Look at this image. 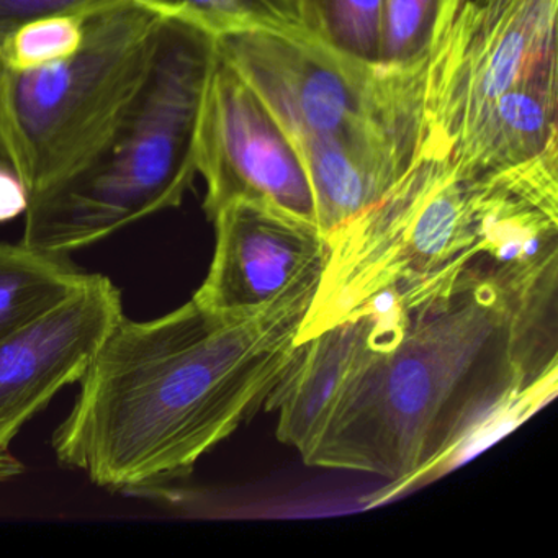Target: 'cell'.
Instances as JSON below:
<instances>
[{"instance_id":"obj_16","label":"cell","mask_w":558,"mask_h":558,"mask_svg":"<svg viewBox=\"0 0 558 558\" xmlns=\"http://www.w3.org/2000/svg\"><path fill=\"white\" fill-rule=\"evenodd\" d=\"M465 0H384L381 68L427 63Z\"/></svg>"},{"instance_id":"obj_21","label":"cell","mask_w":558,"mask_h":558,"mask_svg":"<svg viewBox=\"0 0 558 558\" xmlns=\"http://www.w3.org/2000/svg\"><path fill=\"white\" fill-rule=\"evenodd\" d=\"M0 165L9 166L8 162H5V159L2 158V155H0Z\"/></svg>"},{"instance_id":"obj_12","label":"cell","mask_w":558,"mask_h":558,"mask_svg":"<svg viewBox=\"0 0 558 558\" xmlns=\"http://www.w3.org/2000/svg\"><path fill=\"white\" fill-rule=\"evenodd\" d=\"M557 81V66L547 68L501 94L453 146L460 168L493 174L558 145Z\"/></svg>"},{"instance_id":"obj_13","label":"cell","mask_w":558,"mask_h":558,"mask_svg":"<svg viewBox=\"0 0 558 558\" xmlns=\"http://www.w3.org/2000/svg\"><path fill=\"white\" fill-rule=\"evenodd\" d=\"M87 276L63 254L0 241V341L50 312Z\"/></svg>"},{"instance_id":"obj_19","label":"cell","mask_w":558,"mask_h":558,"mask_svg":"<svg viewBox=\"0 0 558 558\" xmlns=\"http://www.w3.org/2000/svg\"><path fill=\"white\" fill-rule=\"evenodd\" d=\"M28 192L11 166L0 165V223L24 215Z\"/></svg>"},{"instance_id":"obj_11","label":"cell","mask_w":558,"mask_h":558,"mask_svg":"<svg viewBox=\"0 0 558 558\" xmlns=\"http://www.w3.org/2000/svg\"><path fill=\"white\" fill-rule=\"evenodd\" d=\"M407 323L403 310L381 306L302 342L292 367L264 404L279 413L277 439L305 459L349 381L375 352L400 339Z\"/></svg>"},{"instance_id":"obj_2","label":"cell","mask_w":558,"mask_h":558,"mask_svg":"<svg viewBox=\"0 0 558 558\" xmlns=\"http://www.w3.org/2000/svg\"><path fill=\"white\" fill-rule=\"evenodd\" d=\"M319 280L253 315L194 299L174 312L110 329L53 434L58 462L116 492H155L264 408L299 354Z\"/></svg>"},{"instance_id":"obj_4","label":"cell","mask_w":558,"mask_h":558,"mask_svg":"<svg viewBox=\"0 0 558 558\" xmlns=\"http://www.w3.org/2000/svg\"><path fill=\"white\" fill-rule=\"evenodd\" d=\"M478 175L452 149L424 140L408 171L367 210L329 234L328 260L300 344L381 306L404 313L475 283Z\"/></svg>"},{"instance_id":"obj_10","label":"cell","mask_w":558,"mask_h":558,"mask_svg":"<svg viewBox=\"0 0 558 558\" xmlns=\"http://www.w3.org/2000/svg\"><path fill=\"white\" fill-rule=\"evenodd\" d=\"M122 316L119 287L89 274L63 302L0 341V452L54 395L84 377Z\"/></svg>"},{"instance_id":"obj_18","label":"cell","mask_w":558,"mask_h":558,"mask_svg":"<svg viewBox=\"0 0 558 558\" xmlns=\"http://www.w3.org/2000/svg\"><path fill=\"white\" fill-rule=\"evenodd\" d=\"M116 2L120 0H0V44L27 22L63 14L89 17Z\"/></svg>"},{"instance_id":"obj_20","label":"cell","mask_w":558,"mask_h":558,"mask_svg":"<svg viewBox=\"0 0 558 558\" xmlns=\"http://www.w3.org/2000/svg\"><path fill=\"white\" fill-rule=\"evenodd\" d=\"M25 472V465L9 452H0V483L17 478Z\"/></svg>"},{"instance_id":"obj_14","label":"cell","mask_w":558,"mask_h":558,"mask_svg":"<svg viewBox=\"0 0 558 558\" xmlns=\"http://www.w3.org/2000/svg\"><path fill=\"white\" fill-rule=\"evenodd\" d=\"M166 19H179L215 37L269 31L306 37L299 0H132Z\"/></svg>"},{"instance_id":"obj_7","label":"cell","mask_w":558,"mask_h":558,"mask_svg":"<svg viewBox=\"0 0 558 558\" xmlns=\"http://www.w3.org/2000/svg\"><path fill=\"white\" fill-rule=\"evenodd\" d=\"M558 0H465L430 54L426 138L453 149L511 87L557 66Z\"/></svg>"},{"instance_id":"obj_1","label":"cell","mask_w":558,"mask_h":558,"mask_svg":"<svg viewBox=\"0 0 558 558\" xmlns=\"http://www.w3.org/2000/svg\"><path fill=\"white\" fill-rule=\"evenodd\" d=\"M558 292L492 283L408 313L395 344L349 381L303 462L387 480L375 502L439 475L480 437L557 393Z\"/></svg>"},{"instance_id":"obj_9","label":"cell","mask_w":558,"mask_h":558,"mask_svg":"<svg viewBox=\"0 0 558 558\" xmlns=\"http://www.w3.org/2000/svg\"><path fill=\"white\" fill-rule=\"evenodd\" d=\"M210 221L215 253L192 299L223 315H253L322 277L329 243L318 225L253 202H233Z\"/></svg>"},{"instance_id":"obj_15","label":"cell","mask_w":558,"mask_h":558,"mask_svg":"<svg viewBox=\"0 0 558 558\" xmlns=\"http://www.w3.org/2000/svg\"><path fill=\"white\" fill-rule=\"evenodd\" d=\"M310 38L355 63L381 66L384 0H299Z\"/></svg>"},{"instance_id":"obj_6","label":"cell","mask_w":558,"mask_h":558,"mask_svg":"<svg viewBox=\"0 0 558 558\" xmlns=\"http://www.w3.org/2000/svg\"><path fill=\"white\" fill-rule=\"evenodd\" d=\"M218 53L259 94L296 149L368 132L424 140L427 63H355L313 38L269 31L217 37Z\"/></svg>"},{"instance_id":"obj_5","label":"cell","mask_w":558,"mask_h":558,"mask_svg":"<svg viewBox=\"0 0 558 558\" xmlns=\"http://www.w3.org/2000/svg\"><path fill=\"white\" fill-rule=\"evenodd\" d=\"M166 21L120 0L86 19L70 58L25 71L0 60V155L28 197L102 148L151 73Z\"/></svg>"},{"instance_id":"obj_8","label":"cell","mask_w":558,"mask_h":558,"mask_svg":"<svg viewBox=\"0 0 558 558\" xmlns=\"http://www.w3.org/2000/svg\"><path fill=\"white\" fill-rule=\"evenodd\" d=\"M197 171L207 184L208 220L233 202H253L318 225L308 172L295 143L220 53L202 109Z\"/></svg>"},{"instance_id":"obj_3","label":"cell","mask_w":558,"mask_h":558,"mask_svg":"<svg viewBox=\"0 0 558 558\" xmlns=\"http://www.w3.org/2000/svg\"><path fill=\"white\" fill-rule=\"evenodd\" d=\"M217 53L215 35L168 19L148 80L102 148L28 197L22 243L68 256L178 208L198 174V129Z\"/></svg>"},{"instance_id":"obj_17","label":"cell","mask_w":558,"mask_h":558,"mask_svg":"<svg viewBox=\"0 0 558 558\" xmlns=\"http://www.w3.org/2000/svg\"><path fill=\"white\" fill-rule=\"evenodd\" d=\"M86 19L63 14L27 22L0 44V60L12 70L25 71L70 58L83 45Z\"/></svg>"}]
</instances>
